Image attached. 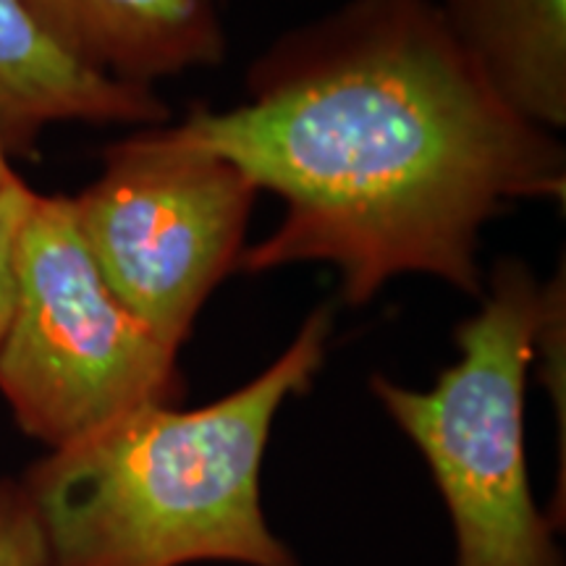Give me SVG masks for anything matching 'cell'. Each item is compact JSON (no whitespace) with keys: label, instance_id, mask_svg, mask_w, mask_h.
<instances>
[{"label":"cell","instance_id":"cell-1","mask_svg":"<svg viewBox=\"0 0 566 566\" xmlns=\"http://www.w3.org/2000/svg\"><path fill=\"white\" fill-rule=\"evenodd\" d=\"M244 103L181 126L286 202L239 268H336L344 302L420 273L480 300V239L506 205L566 200V150L509 108L436 0H346L281 34Z\"/></svg>","mask_w":566,"mask_h":566},{"label":"cell","instance_id":"cell-2","mask_svg":"<svg viewBox=\"0 0 566 566\" xmlns=\"http://www.w3.org/2000/svg\"><path fill=\"white\" fill-rule=\"evenodd\" d=\"M334 310L317 307L258 378L197 409L150 405L55 449L21 480L48 566H300L271 533L260 470L275 415L313 386Z\"/></svg>","mask_w":566,"mask_h":566},{"label":"cell","instance_id":"cell-3","mask_svg":"<svg viewBox=\"0 0 566 566\" xmlns=\"http://www.w3.org/2000/svg\"><path fill=\"white\" fill-rule=\"evenodd\" d=\"M480 310L457 328L459 363L428 391L375 375L373 394L422 451L457 533V566H564L525 462V386L546 283L522 260L493 268Z\"/></svg>","mask_w":566,"mask_h":566},{"label":"cell","instance_id":"cell-4","mask_svg":"<svg viewBox=\"0 0 566 566\" xmlns=\"http://www.w3.org/2000/svg\"><path fill=\"white\" fill-rule=\"evenodd\" d=\"M0 394L19 428L51 451L139 407L184 399L179 352L111 292L82 242L71 197L38 192L21 226Z\"/></svg>","mask_w":566,"mask_h":566},{"label":"cell","instance_id":"cell-5","mask_svg":"<svg viewBox=\"0 0 566 566\" xmlns=\"http://www.w3.org/2000/svg\"><path fill=\"white\" fill-rule=\"evenodd\" d=\"M258 184L181 124L113 142L71 197L97 271L134 317L179 352L216 286L239 268Z\"/></svg>","mask_w":566,"mask_h":566},{"label":"cell","instance_id":"cell-6","mask_svg":"<svg viewBox=\"0 0 566 566\" xmlns=\"http://www.w3.org/2000/svg\"><path fill=\"white\" fill-rule=\"evenodd\" d=\"M168 105L155 87L97 74L63 51L21 0H0V142L30 158L55 124L163 126Z\"/></svg>","mask_w":566,"mask_h":566},{"label":"cell","instance_id":"cell-7","mask_svg":"<svg viewBox=\"0 0 566 566\" xmlns=\"http://www.w3.org/2000/svg\"><path fill=\"white\" fill-rule=\"evenodd\" d=\"M63 51L137 87L216 66L226 55L218 0H21Z\"/></svg>","mask_w":566,"mask_h":566},{"label":"cell","instance_id":"cell-8","mask_svg":"<svg viewBox=\"0 0 566 566\" xmlns=\"http://www.w3.org/2000/svg\"><path fill=\"white\" fill-rule=\"evenodd\" d=\"M446 30L525 122L566 126V0H436Z\"/></svg>","mask_w":566,"mask_h":566},{"label":"cell","instance_id":"cell-9","mask_svg":"<svg viewBox=\"0 0 566 566\" xmlns=\"http://www.w3.org/2000/svg\"><path fill=\"white\" fill-rule=\"evenodd\" d=\"M0 566H48V548L21 480L0 478Z\"/></svg>","mask_w":566,"mask_h":566},{"label":"cell","instance_id":"cell-10","mask_svg":"<svg viewBox=\"0 0 566 566\" xmlns=\"http://www.w3.org/2000/svg\"><path fill=\"white\" fill-rule=\"evenodd\" d=\"M34 195L38 192L21 176L0 189V342H3L13 310V294H17L19 233Z\"/></svg>","mask_w":566,"mask_h":566},{"label":"cell","instance_id":"cell-11","mask_svg":"<svg viewBox=\"0 0 566 566\" xmlns=\"http://www.w3.org/2000/svg\"><path fill=\"white\" fill-rule=\"evenodd\" d=\"M11 160L13 158L9 155V150H6V145H3V142H0V189L9 187L13 179H19L17 168H13Z\"/></svg>","mask_w":566,"mask_h":566},{"label":"cell","instance_id":"cell-12","mask_svg":"<svg viewBox=\"0 0 566 566\" xmlns=\"http://www.w3.org/2000/svg\"><path fill=\"white\" fill-rule=\"evenodd\" d=\"M218 3H221V0H218Z\"/></svg>","mask_w":566,"mask_h":566}]
</instances>
